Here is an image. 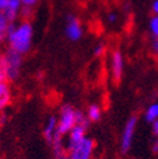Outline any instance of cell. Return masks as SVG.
I'll return each mask as SVG.
<instances>
[{
	"label": "cell",
	"mask_w": 158,
	"mask_h": 159,
	"mask_svg": "<svg viewBox=\"0 0 158 159\" xmlns=\"http://www.w3.org/2000/svg\"><path fill=\"white\" fill-rule=\"evenodd\" d=\"M86 116L88 119L90 123H97L100 119L102 118V109L99 104H91L87 107Z\"/></svg>",
	"instance_id": "obj_12"
},
{
	"label": "cell",
	"mask_w": 158,
	"mask_h": 159,
	"mask_svg": "<svg viewBox=\"0 0 158 159\" xmlns=\"http://www.w3.org/2000/svg\"><path fill=\"white\" fill-rule=\"evenodd\" d=\"M12 23L13 22L8 20L7 16L3 12H0V44L7 42V38H8V34H9Z\"/></svg>",
	"instance_id": "obj_13"
},
{
	"label": "cell",
	"mask_w": 158,
	"mask_h": 159,
	"mask_svg": "<svg viewBox=\"0 0 158 159\" xmlns=\"http://www.w3.org/2000/svg\"><path fill=\"white\" fill-rule=\"evenodd\" d=\"M95 152V140L87 136L75 146L67 149V155L70 159H92Z\"/></svg>",
	"instance_id": "obj_5"
},
{
	"label": "cell",
	"mask_w": 158,
	"mask_h": 159,
	"mask_svg": "<svg viewBox=\"0 0 158 159\" xmlns=\"http://www.w3.org/2000/svg\"><path fill=\"white\" fill-rule=\"evenodd\" d=\"M105 51H106V45H105V43L104 42H100V43H97L96 45H95V48H93V54L96 56V57H100V56H102L105 53Z\"/></svg>",
	"instance_id": "obj_17"
},
{
	"label": "cell",
	"mask_w": 158,
	"mask_h": 159,
	"mask_svg": "<svg viewBox=\"0 0 158 159\" xmlns=\"http://www.w3.org/2000/svg\"><path fill=\"white\" fill-rule=\"evenodd\" d=\"M5 122H7V115L2 114V115H0V124H4Z\"/></svg>",
	"instance_id": "obj_25"
},
{
	"label": "cell",
	"mask_w": 158,
	"mask_h": 159,
	"mask_svg": "<svg viewBox=\"0 0 158 159\" xmlns=\"http://www.w3.org/2000/svg\"><path fill=\"white\" fill-rule=\"evenodd\" d=\"M152 153L153 154H158V137L154 139L153 144H152Z\"/></svg>",
	"instance_id": "obj_21"
},
{
	"label": "cell",
	"mask_w": 158,
	"mask_h": 159,
	"mask_svg": "<svg viewBox=\"0 0 158 159\" xmlns=\"http://www.w3.org/2000/svg\"><path fill=\"white\" fill-rule=\"evenodd\" d=\"M34 26L27 20L12 23L7 38L8 49H12L22 56L27 54L33 48Z\"/></svg>",
	"instance_id": "obj_1"
},
{
	"label": "cell",
	"mask_w": 158,
	"mask_h": 159,
	"mask_svg": "<svg viewBox=\"0 0 158 159\" xmlns=\"http://www.w3.org/2000/svg\"><path fill=\"white\" fill-rule=\"evenodd\" d=\"M137 122H139L137 116L132 115L124 123L123 131H122V134H121V140H119L121 152L123 154H127L132 148L133 139H135V133H136V128H137Z\"/></svg>",
	"instance_id": "obj_4"
},
{
	"label": "cell",
	"mask_w": 158,
	"mask_h": 159,
	"mask_svg": "<svg viewBox=\"0 0 158 159\" xmlns=\"http://www.w3.org/2000/svg\"><path fill=\"white\" fill-rule=\"evenodd\" d=\"M61 159H70V157H69V155H65L64 158H61Z\"/></svg>",
	"instance_id": "obj_26"
},
{
	"label": "cell",
	"mask_w": 158,
	"mask_h": 159,
	"mask_svg": "<svg viewBox=\"0 0 158 159\" xmlns=\"http://www.w3.org/2000/svg\"><path fill=\"white\" fill-rule=\"evenodd\" d=\"M43 137L45 140L47 144H52L54 137L57 136V116L56 115H49L45 119V122L43 124Z\"/></svg>",
	"instance_id": "obj_9"
},
{
	"label": "cell",
	"mask_w": 158,
	"mask_h": 159,
	"mask_svg": "<svg viewBox=\"0 0 158 159\" xmlns=\"http://www.w3.org/2000/svg\"><path fill=\"white\" fill-rule=\"evenodd\" d=\"M78 110L72 105H62L57 115V136L66 137L69 132L77 125Z\"/></svg>",
	"instance_id": "obj_3"
},
{
	"label": "cell",
	"mask_w": 158,
	"mask_h": 159,
	"mask_svg": "<svg viewBox=\"0 0 158 159\" xmlns=\"http://www.w3.org/2000/svg\"><path fill=\"white\" fill-rule=\"evenodd\" d=\"M152 12H153V16H158V0H153V3H152Z\"/></svg>",
	"instance_id": "obj_22"
},
{
	"label": "cell",
	"mask_w": 158,
	"mask_h": 159,
	"mask_svg": "<svg viewBox=\"0 0 158 159\" xmlns=\"http://www.w3.org/2000/svg\"><path fill=\"white\" fill-rule=\"evenodd\" d=\"M151 49H152V53L156 56V57H158V39H152Z\"/></svg>",
	"instance_id": "obj_20"
},
{
	"label": "cell",
	"mask_w": 158,
	"mask_h": 159,
	"mask_svg": "<svg viewBox=\"0 0 158 159\" xmlns=\"http://www.w3.org/2000/svg\"><path fill=\"white\" fill-rule=\"evenodd\" d=\"M52 146V153L54 155V158L57 159H61L64 158L66 154H65V144H64V137H60V136H56L53 140V142L51 144Z\"/></svg>",
	"instance_id": "obj_14"
},
{
	"label": "cell",
	"mask_w": 158,
	"mask_h": 159,
	"mask_svg": "<svg viewBox=\"0 0 158 159\" xmlns=\"http://www.w3.org/2000/svg\"><path fill=\"white\" fill-rule=\"evenodd\" d=\"M109 69H110V75H112L113 80L119 82L124 73V57L119 49L113 51L112 54H110Z\"/></svg>",
	"instance_id": "obj_7"
},
{
	"label": "cell",
	"mask_w": 158,
	"mask_h": 159,
	"mask_svg": "<svg viewBox=\"0 0 158 159\" xmlns=\"http://www.w3.org/2000/svg\"><path fill=\"white\" fill-rule=\"evenodd\" d=\"M86 137H87V127L77 124L66 136V149L75 146L81 141H83Z\"/></svg>",
	"instance_id": "obj_10"
},
{
	"label": "cell",
	"mask_w": 158,
	"mask_h": 159,
	"mask_svg": "<svg viewBox=\"0 0 158 159\" xmlns=\"http://www.w3.org/2000/svg\"><path fill=\"white\" fill-rule=\"evenodd\" d=\"M144 119L151 124L158 120V102H153L146 107L144 113Z\"/></svg>",
	"instance_id": "obj_15"
},
{
	"label": "cell",
	"mask_w": 158,
	"mask_h": 159,
	"mask_svg": "<svg viewBox=\"0 0 158 159\" xmlns=\"http://www.w3.org/2000/svg\"><path fill=\"white\" fill-rule=\"evenodd\" d=\"M40 2V0H21L22 3V9H26V11H33V8Z\"/></svg>",
	"instance_id": "obj_18"
},
{
	"label": "cell",
	"mask_w": 158,
	"mask_h": 159,
	"mask_svg": "<svg viewBox=\"0 0 158 159\" xmlns=\"http://www.w3.org/2000/svg\"><path fill=\"white\" fill-rule=\"evenodd\" d=\"M0 3H2V0H0Z\"/></svg>",
	"instance_id": "obj_27"
},
{
	"label": "cell",
	"mask_w": 158,
	"mask_h": 159,
	"mask_svg": "<svg viewBox=\"0 0 158 159\" xmlns=\"http://www.w3.org/2000/svg\"><path fill=\"white\" fill-rule=\"evenodd\" d=\"M152 132L154 134V137H158V120L152 123Z\"/></svg>",
	"instance_id": "obj_23"
},
{
	"label": "cell",
	"mask_w": 158,
	"mask_h": 159,
	"mask_svg": "<svg viewBox=\"0 0 158 159\" xmlns=\"http://www.w3.org/2000/svg\"><path fill=\"white\" fill-rule=\"evenodd\" d=\"M149 33H151L153 39H158V16H153V17L149 20Z\"/></svg>",
	"instance_id": "obj_16"
},
{
	"label": "cell",
	"mask_w": 158,
	"mask_h": 159,
	"mask_svg": "<svg viewBox=\"0 0 158 159\" xmlns=\"http://www.w3.org/2000/svg\"><path fill=\"white\" fill-rule=\"evenodd\" d=\"M2 82H7V80H5V76H4V73H3V67H0V83Z\"/></svg>",
	"instance_id": "obj_24"
},
{
	"label": "cell",
	"mask_w": 158,
	"mask_h": 159,
	"mask_svg": "<svg viewBox=\"0 0 158 159\" xmlns=\"http://www.w3.org/2000/svg\"><path fill=\"white\" fill-rule=\"evenodd\" d=\"M12 100V92L8 85V82L0 83V110H4L8 105L11 104Z\"/></svg>",
	"instance_id": "obj_11"
},
{
	"label": "cell",
	"mask_w": 158,
	"mask_h": 159,
	"mask_svg": "<svg viewBox=\"0 0 158 159\" xmlns=\"http://www.w3.org/2000/svg\"><path fill=\"white\" fill-rule=\"evenodd\" d=\"M118 21V14L114 13V12H109L106 14V22L109 25H114V23Z\"/></svg>",
	"instance_id": "obj_19"
},
{
	"label": "cell",
	"mask_w": 158,
	"mask_h": 159,
	"mask_svg": "<svg viewBox=\"0 0 158 159\" xmlns=\"http://www.w3.org/2000/svg\"><path fill=\"white\" fill-rule=\"evenodd\" d=\"M23 65V56L12 49H7L2 54V67L7 82L18 80Z\"/></svg>",
	"instance_id": "obj_2"
},
{
	"label": "cell",
	"mask_w": 158,
	"mask_h": 159,
	"mask_svg": "<svg viewBox=\"0 0 158 159\" xmlns=\"http://www.w3.org/2000/svg\"><path fill=\"white\" fill-rule=\"evenodd\" d=\"M64 33L67 40L77 43L79 42L84 35V30L82 26V22L79 21L78 17H75L74 14H67L65 18V29Z\"/></svg>",
	"instance_id": "obj_6"
},
{
	"label": "cell",
	"mask_w": 158,
	"mask_h": 159,
	"mask_svg": "<svg viewBox=\"0 0 158 159\" xmlns=\"http://www.w3.org/2000/svg\"><path fill=\"white\" fill-rule=\"evenodd\" d=\"M21 0H2L0 3V12H3L11 22H16L22 13Z\"/></svg>",
	"instance_id": "obj_8"
}]
</instances>
